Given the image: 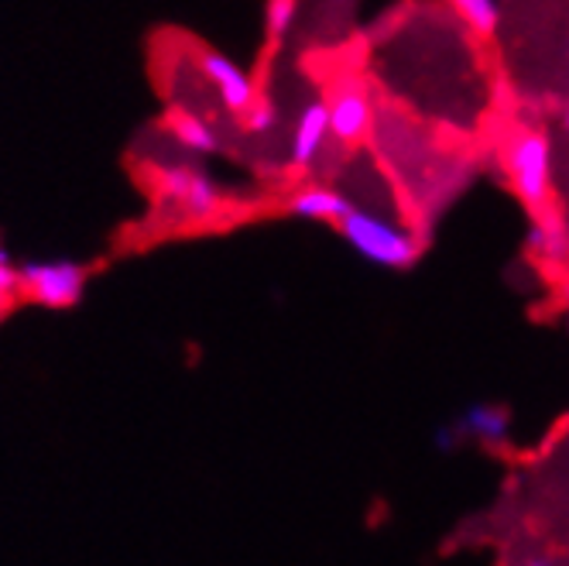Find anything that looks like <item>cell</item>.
<instances>
[{
    "instance_id": "cell-1",
    "label": "cell",
    "mask_w": 569,
    "mask_h": 566,
    "mask_svg": "<svg viewBox=\"0 0 569 566\" xmlns=\"http://www.w3.org/2000/svg\"><path fill=\"white\" fill-rule=\"evenodd\" d=\"M340 237L347 245L371 265L391 268V271H405L412 268L422 255V240L419 234H412L409 227L391 224L388 217L375 214V210H360L350 207L340 220Z\"/></svg>"
},
{
    "instance_id": "cell-2",
    "label": "cell",
    "mask_w": 569,
    "mask_h": 566,
    "mask_svg": "<svg viewBox=\"0 0 569 566\" xmlns=\"http://www.w3.org/2000/svg\"><path fill=\"white\" fill-rule=\"evenodd\" d=\"M505 169L525 207L542 210L552 192V148L542 131H518L505 148Z\"/></svg>"
},
{
    "instance_id": "cell-3",
    "label": "cell",
    "mask_w": 569,
    "mask_h": 566,
    "mask_svg": "<svg viewBox=\"0 0 569 566\" xmlns=\"http://www.w3.org/2000/svg\"><path fill=\"white\" fill-rule=\"evenodd\" d=\"M18 275V292L46 309H69L87 292V268L76 261H28Z\"/></svg>"
},
{
    "instance_id": "cell-4",
    "label": "cell",
    "mask_w": 569,
    "mask_h": 566,
    "mask_svg": "<svg viewBox=\"0 0 569 566\" xmlns=\"http://www.w3.org/2000/svg\"><path fill=\"white\" fill-rule=\"evenodd\" d=\"M158 192L161 199L176 203L189 220H213L220 214V189L217 182L189 166H172L158 172Z\"/></svg>"
},
{
    "instance_id": "cell-5",
    "label": "cell",
    "mask_w": 569,
    "mask_h": 566,
    "mask_svg": "<svg viewBox=\"0 0 569 566\" xmlns=\"http://www.w3.org/2000/svg\"><path fill=\"white\" fill-rule=\"evenodd\" d=\"M375 103L368 87L360 79H340V87L330 97V138H337L343 148H353L371 131Z\"/></svg>"
},
{
    "instance_id": "cell-6",
    "label": "cell",
    "mask_w": 569,
    "mask_h": 566,
    "mask_svg": "<svg viewBox=\"0 0 569 566\" xmlns=\"http://www.w3.org/2000/svg\"><path fill=\"white\" fill-rule=\"evenodd\" d=\"M199 69H202V76L210 79V87L217 90V97L223 100V107L230 113L243 117L251 110V103L258 100V87H254L251 72H243L233 59H227L220 52H202Z\"/></svg>"
},
{
    "instance_id": "cell-7",
    "label": "cell",
    "mask_w": 569,
    "mask_h": 566,
    "mask_svg": "<svg viewBox=\"0 0 569 566\" xmlns=\"http://www.w3.org/2000/svg\"><path fill=\"white\" fill-rule=\"evenodd\" d=\"M327 138H330V100L312 97L302 107V113L296 120V131H292V166L299 172H306L319 158Z\"/></svg>"
},
{
    "instance_id": "cell-8",
    "label": "cell",
    "mask_w": 569,
    "mask_h": 566,
    "mask_svg": "<svg viewBox=\"0 0 569 566\" xmlns=\"http://www.w3.org/2000/svg\"><path fill=\"white\" fill-rule=\"evenodd\" d=\"M353 203L337 192V189H327V186H309V189H299L292 199H289V214L292 217H302V220H322V224H337Z\"/></svg>"
},
{
    "instance_id": "cell-9",
    "label": "cell",
    "mask_w": 569,
    "mask_h": 566,
    "mask_svg": "<svg viewBox=\"0 0 569 566\" xmlns=\"http://www.w3.org/2000/svg\"><path fill=\"white\" fill-rule=\"evenodd\" d=\"M169 128H172V138H176L186 151H192V155H213V151L220 148L217 131H213L202 117H196V113H176Z\"/></svg>"
},
{
    "instance_id": "cell-10",
    "label": "cell",
    "mask_w": 569,
    "mask_h": 566,
    "mask_svg": "<svg viewBox=\"0 0 569 566\" xmlns=\"http://www.w3.org/2000/svg\"><path fill=\"white\" fill-rule=\"evenodd\" d=\"M460 429H467L473 439H487V443H505L508 439V413L505 409H491V406H473Z\"/></svg>"
},
{
    "instance_id": "cell-11",
    "label": "cell",
    "mask_w": 569,
    "mask_h": 566,
    "mask_svg": "<svg viewBox=\"0 0 569 566\" xmlns=\"http://www.w3.org/2000/svg\"><path fill=\"white\" fill-rule=\"evenodd\" d=\"M453 11L470 24L473 34L491 38L501 24V4L498 0H450Z\"/></svg>"
},
{
    "instance_id": "cell-12",
    "label": "cell",
    "mask_w": 569,
    "mask_h": 566,
    "mask_svg": "<svg viewBox=\"0 0 569 566\" xmlns=\"http://www.w3.org/2000/svg\"><path fill=\"white\" fill-rule=\"evenodd\" d=\"M528 245H532L536 255H542L549 261H562L569 255V240L556 224H536L532 234H528Z\"/></svg>"
},
{
    "instance_id": "cell-13",
    "label": "cell",
    "mask_w": 569,
    "mask_h": 566,
    "mask_svg": "<svg viewBox=\"0 0 569 566\" xmlns=\"http://www.w3.org/2000/svg\"><path fill=\"white\" fill-rule=\"evenodd\" d=\"M299 18V0H268V11H264V28H268V38L278 42L292 31Z\"/></svg>"
},
{
    "instance_id": "cell-14",
    "label": "cell",
    "mask_w": 569,
    "mask_h": 566,
    "mask_svg": "<svg viewBox=\"0 0 569 566\" xmlns=\"http://www.w3.org/2000/svg\"><path fill=\"white\" fill-rule=\"evenodd\" d=\"M243 128H248L251 135H271L278 128V107L268 100H254L251 110L243 113Z\"/></svg>"
},
{
    "instance_id": "cell-15",
    "label": "cell",
    "mask_w": 569,
    "mask_h": 566,
    "mask_svg": "<svg viewBox=\"0 0 569 566\" xmlns=\"http://www.w3.org/2000/svg\"><path fill=\"white\" fill-rule=\"evenodd\" d=\"M18 281H21V275H18V265L11 261V255L0 248V292H8V296H18Z\"/></svg>"
},
{
    "instance_id": "cell-16",
    "label": "cell",
    "mask_w": 569,
    "mask_h": 566,
    "mask_svg": "<svg viewBox=\"0 0 569 566\" xmlns=\"http://www.w3.org/2000/svg\"><path fill=\"white\" fill-rule=\"evenodd\" d=\"M11 299H14V296H8V292H0V312H4V309L11 306Z\"/></svg>"
},
{
    "instance_id": "cell-17",
    "label": "cell",
    "mask_w": 569,
    "mask_h": 566,
    "mask_svg": "<svg viewBox=\"0 0 569 566\" xmlns=\"http://www.w3.org/2000/svg\"><path fill=\"white\" fill-rule=\"evenodd\" d=\"M562 299H566V302H569V286H566V292H562Z\"/></svg>"
},
{
    "instance_id": "cell-18",
    "label": "cell",
    "mask_w": 569,
    "mask_h": 566,
    "mask_svg": "<svg viewBox=\"0 0 569 566\" xmlns=\"http://www.w3.org/2000/svg\"><path fill=\"white\" fill-rule=\"evenodd\" d=\"M566 128H569V107H566Z\"/></svg>"
},
{
    "instance_id": "cell-19",
    "label": "cell",
    "mask_w": 569,
    "mask_h": 566,
    "mask_svg": "<svg viewBox=\"0 0 569 566\" xmlns=\"http://www.w3.org/2000/svg\"><path fill=\"white\" fill-rule=\"evenodd\" d=\"M566 327H569V319H566Z\"/></svg>"
}]
</instances>
